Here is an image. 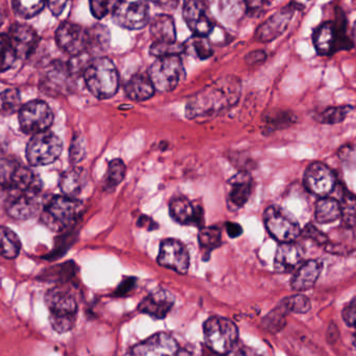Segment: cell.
<instances>
[{"label":"cell","mask_w":356,"mask_h":356,"mask_svg":"<svg viewBox=\"0 0 356 356\" xmlns=\"http://www.w3.org/2000/svg\"><path fill=\"white\" fill-rule=\"evenodd\" d=\"M293 121H294V118H293L292 115L282 113L280 117L269 119V120H268V127L271 129V131H273V129H277V123H282L284 127V125L291 124Z\"/></svg>","instance_id":"48"},{"label":"cell","mask_w":356,"mask_h":356,"mask_svg":"<svg viewBox=\"0 0 356 356\" xmlns=\"http://www.w3.org/2000/svg\"><path fill=\"white\" fill-rule=\"evenodd\" d=\"M15 14L21 18L31 19L37 16L46 6L45 0H12Z\"/></svg>","instance_id":"33"},{"label":"cell","mask_w":356,"mask_h":356,"mask_svg":"<svg viewBox=\"0 0 356 356\" xmlns=\"http://www.w3.org/2000/svg\"><path fill=\"white\" fill-rule=\"evenodd\" d=\"M182 15L195 37H207L213 29V23L209 20L201 0H186Z\"/></svg>","instance_id":"19"},{"label":"cell","mask_w":356,"mask_h":356,"mask_svg":"<svg viewBox=\"0 0 356 356\" xmlns=\"http://www.w3.org/2000/svg\"><path fill=\"white\" fill-rule=\"evenodd\" d=\"M58 47L73 56H79L89 49V37L87 29L72 22H64L56 33Z\"/></svg>","instance_id":"13"},{"label":"cell","mask_w":356,"mask_h":356,"mask_svg":"<svg viewBox=\"0 0 356 356\" xmlns=\"http://www.w3.org/2000/svg\"><path fill=\"white\" fill-rule=\"evenodd\" d=\"M314 45L320 56H328L339 50L350 49L355 45L347 31V21L342 10L336 22L327 21L320 25L314 33Z\"/></svg>","instance_id":"5"},{"label":"cell","mask_w":356,"mask_h":356,"mask_svg":"<svg viewBox=\"0 0 356 356\" xmlns=\"http://www.w3.org/2000/svg\"><path fill=\"white\" fill-rule=\"evenodd\" d=\"M202 1L213 2V0H202Z\"/></svg>","instance_id":"60"},{"label":"cell","mask_w":356,"mask_h":356,"mask_svg":"<svg viewBox=\"0 0 356 356\" xmlns=\"http://www.w3.org/2000/svg\"><path fill=\"white\" fill-rule=\"evenodd\" d=\"M4 20V13L3 10H2V8H0V26H1L2 22H3Z\"/></svg>","instance_id":"57"},{"label":"cell","mask_w":356,"mask_h":356,"mask_svg":"<svg viewBox=\"0 0 356 356\" xmlns=\"http://www.w3.org/2000/svg\"><path fill=\"white\" fill-rule=\"evenodd\" d=\"M21 242L18 236L6 226H0V257L16 259L20 252Z\"/></svg>","instance_id":"29"},{"label":"cell","mask_w":356,"mask_h":356,"mask_svg":"<svg viewBox=\"0 0 356 356\" xmlns=\"http://www.w3.org/2000/svg\"><path fill=\"white\" fill-rule=\"evenodd\" d=\"M158 261L162 267L168 268L179 274H186L190 267L188 249L180 241L168 238L163 241Z\"/></svg>","instance_id":"15"},{"label":"cell","mask_w":356,"mask_h":356,"mask_svg":"<svg viewBox=\"0 0 356 356\" xmlns=\"http://www.w3.org/2000/svg\"><path fill=\"white\" fill-rule=\"evenodd\" d=\"M253 190V180L246 172L238 173L228 181L227 200L229 207L238 209L246 204Z\"/></svg>","instance_id":"24"},{"label":"cell","mask_w":356,"mask_h":356,"mask_svg":"<svg viewBox=\"0 0 356 356\" xmlns=\"http://www.w3.org/2000/svg\"><path fill=\"white\" fill-rule=\"evenodd\" d=\"M246 58L247 62L250 63V64H255V63L261 62V60H265L266 54L263 51H254L251 52Z\"/></svg>","instance_id":"53"},{"label":"cell","mask_w":356,"mask_h":356,"mask_svg":"<svg viewBox=\"0 0 356 356\" xmlns=\"http://www.w3.org/2000/svg\"><path fill=\"white\" fill-rule=\"evenodd\" d=\"M211 356H224V355H216V353H211Z\"/></svg>","instance_id":"59"},{"label":"cell","mask_w":356,"mask_h":356,"mask_svg":"<svg viewBox=\"0 0 356 356\" xmlns=\"http://www.w3.org/2000/svg\"><path fill=\"white\" fill-rule=\"evenodd\" d=\"M339 156L346 164H356V147L355 146H344L339 152Z\"/></svg>","instance_id":"47"},{"label":"cell","mask_w":356,"mask_h":356,"mask_svg":"<svg viewBox=\"0 0 356 356\" xmlns=\"http://www.w3.org/2000/svg\"><path fill=\"white\" fill-rule=\"evenodd\" d=\"M301 234H302L305 238L313 241V242H315L316 244L319 245V246H327L328 245V238L326 236V234H324L321 230L318 229V228H316L315 226L312 225V224H307V225L303 228Z\"/></svg>","instance_id":"43"},{"label":"cell","mask_w":356,"mask_h":356,"mask_svg":"<svg viewBox=\"0 0 356 356\" xmlns=\"http://www.w3.org/2000/svg\"><path fill=\"white\" fill-rule=\"evenodd\" d=\"M40 202V193L10 192L6 200V213L14 219H29L39 211Z\"/></svg>","instance_id":"17"},{"label":"cell","mask_w":356,"mask_h":356,"mask_svg":"<svg viewBox=\"0 0 356 356\" xmlns=\"http://www.w3.org/2000/svg\"><path fill=\"white\" fill-rule=\"evenodd\" d=\"M297 10L295 4H289L284 6L280 12L270 17L267 21L263 23L255 33V39L259 42H271L280 37L286 31L292 20L293 15Z\"/></svg>","instance_id":"18"},{"label":"cell","mask_w":356,"mask_h":356,"mask_svg":"<svg viewBox=\"0 0 356 356\" xmlns=\"http://www.w3.org/2000/svg\"><path fill=\"white\" fill-rule=\"evenodd\" d=\"M83 186V172L81 169H72L60 178V186L63 194L73 197L79 194Z\"/></svg>","instance_id":"30"},{"label":"cell","mask_w":356,"mask_h":356,"mask_svg":"<svg viewBox=\"0 0 356 356\" xmlns=\"http://www.w3.org/2000/svg\"><path fill=\"white\" fill-rule=\"evenodd\" d=\"M112 16L114 22L123 29H141L149 22V6L146 0H124L115 8Z\"/></svg>","instance_id":"12"},{"label":"cell","mask_w":356,"mask_h":356,"mask_svg":"<svg viewBox=\"0 0 356 356\" xmlns=\"http://www.w3.org/2000/svg\"><path fill=\"white\" fill-rule=\"evenodd\" d=\"M236 356H266L259 353L257 349L250 348V347H242L238 349Z\"/></svg>","instance_id":"52"},{"label":"cell","mask_w":356,"mask_h":356,"mask_svg":"<svg viewBox=\"0 0 356 356\" xmlns=\"http://www.w3.org/2000/svg\"><path fill=\"white\" fill-rule=\"evenodd\" d=\"M17 58L16 50L8 35H0V72L12 68Z\"/></svg>","instance_id":"35"},{"label":"cell","mask_w":356,"mask_h":356,"mask_svg":"<svg viewBox=\"0 0 356 356\" xmlns=\"http://www.w3.org/2000/svg\"><path fill=\"white\" fill-rule=\"evenodd\" d=\"M0 184L8 192L41 193L42 191L40 177L15 161L0 160Z\"/></svg>","instance_id":"7"},{"label":"cell","mask_w":356,"mask_h":356,"mask_svg":"<svg viewBox=\"0 0 356 356\" xmlns=\"http://www.w3.org/2000/svg\"><path fill=\"white\" fill-rule=\"evenodd\" d=\"M21 108V95L18 90L6 89L0 92V115L10 116L19 112Z\"/></svg>","instance_id":"32"},{"label":"cell","mask_w":356,"mask_h":356,"mask_svg":"<svg viewBox=\"0 0 356 356\" xmlns=\"http://www.w3.org/2000/svg\"><path fill=\"white\" fill-rule=\"evenodd\" d=\"M282 307L286 312H292L296 314H305L311 309V302L309 298L302 295H295L288 297L282 302Z\"/></svg>","instance_id":"42"},{"label":"cell","mask_w":356,"mask_h":356,"mask_svg":"<svg viewBox=\"0 0 356 356\" xmlns=\"http://www.w3.org/2000/svg\"><path fill=\"white\" fill-rule=\"evenodd\" d=\"M337 184L334 171L321 162L309 165L305 173V186L312 194L325 197L332 192Z\"/></svg>","instance_id":"14"},{"label":"cell","mask_w":356,"mask_h":356,"mask_svg":"<svg viewBox=\"0 0 356 356\" xmlns=\"http://www.w3.org/2000/svg\"><path fill=\"white\" fill-rule=\"evenodd\" d=\"M154 89L159 92H171L186 77L184 64L179 56L156 58L148 71Z\"/></svg>","instance_id":"8"},{"label":"cell","mask_w":356,"mask_h":356,"mask_svg":"<svg viewBox=\"0 0 356 356\" xmlns=\"http://www.w3.org/2000/svg\"><path fill=\"white\" fill-rule=\"evenodd\" d=\"M342 315L347 325L356 328V297L345 307Z\"/></svg>","instance_id":"46"},{"label":"cell","mask_w":356,"mask_h":356,"mask_svg":"<svg viewBox=\"0 0 356 356\" xmlns=\"http://www.w3.org/2000/svg\"><path fill=\"white\" fill-rule=\"evenodd\" d=\"M353 42H355V44H356V21L355 23V26H353Z\"/></svg>","instance_id":"58"},{"label":"cell","mask_w":356,"mask_h":356,"mask_svg":"<svg viewBox=\"0 0 356 356\" xmlns=\"http://www.w3.org/2000/svg\"><path fill=\"white\" fill-rule=\"evenodd\" d=\"M203 332L207 346L216 355H228L238 342V328L234 322L225 318H209L203 325Z\"/></svg>","instance_id":"6"},{"label":"cell","mask_w":356,"mask_h":356,"mask_svg":"<svg viewBox=\"0 0 356 356\" xmlns=\"http://www.w3.org/2000/svg\"><path fill=\"white\" fill-rule=\"evenodd\" d=\"M169 209L171 217L178 223L202 228L204 222L202 207L188 200L186 197L178 196L173 198L169 203Z\"/></svg>","instance_id":"20"},{"label":"cell","mask_w":356,"mask_h":356,"mask_svg":"<svg viewBox=\"0 0 356 356\" xmlns=\"http://www.w3.org/2000/svg\"><path fill=\"white\" fill-rule=\"evenodd\" d=\"M353 106H332L318 115L317 121L323 124H337L342 122L350 114Z\"/></svg>","instance_id":"37"},{"label":"cell","mask_w":356,"mask_h":356,"mask_svg":"<svg viewBox=\"0 0 356 356\" xmlns=\"http://www.w3.org/2000/svg\"><path fill=\"white\" fill-rule=\"evenodd\" d=\"M127 175V167L122 160H113L108 167V172L104 177V188L106 191H112L124 179Z\"/></svg>","instance_id":"34"},{"label":"cell","mask_w":356,"mask_h":356,"mask_svg":"<svg viewBox=\"0 0 356 356\" xmlns=\"http://www.w3.org/2000/svg\"><path fill=\"white\" fill-rule=\"evenodd\" d=\"M86 156V144L81 137H75L73 139L70 148V161L75 164L79 163Z\"/></svg>","instance_id":"44"},{"label":"cell","mask_w":356,"mask_h":356,"mask_svg":"<svg viewBox=\"0 0 356 356\" xmlns=\"http://www.w3.org/2000/svg\"><path fill=\"white\" fill-rule=\"evenodd\" d=\"M122 1L124 0H90V8L95 18L102 19L112 14Z\"/></svg>","instance_id":"41"},{"label":"cell","mask_w":356,"mask_h":356,"mask_svg":"<svg viewBox=\"0 0 356 356\" xmlns=\"http://www.w3.org/2000/svg\"><path fill=\"white\" fill-rule=\"evenodd\" d=\"M81 211L83 204L77 199L66 195L54 196L44 207L41 222L52 232H64L79 220Z\"/></svg>","instance_id":"4"},{"label":"cell","mask_w":356,"mask_h":356,"mask_svg":"<svg viewBox=\"0 0 356 356\" xmlns=\"http://www.w3.org/2000/svg\"><path fill=\"white\" fill-rule=\"evenodd\" d=\"M150 35L154 43L170 44L177 41V29L172 17L169 15H158L152 19Z\"/></svg>","instance_id":"27"},{"label":"cell","mask_w":356,"mask_h":356,"mask_svg":"<svg viewBox=\"0 0 356 356\" xmlns=\"http://www.w3.org/2000/svg\"><path fill=\"white\" fill-rule=\"evenodd\" d=\"M125 93L134 102H145L154 95V83L148 73H138L125 85Z\"/></svg>","instance_id":"26"},{"label":"cell","mask_w":356,"mask_h":356,"mask_svg":"<svg viewBox=\"0 0 356 356\" xmlns=\"http://www.w3.org/2000/svg\"><path fill=\"white\" fill-rule=\"evenodd\" d=\"M83 79L88 90L98 99H108L118 91V71L110 58L92 60L83 71Z\"/></svg>","instance_id":"2"},{"label":"cell","mask_w":356,"mask_h":356,"mask_svg":"<svg viewBox=\"0 0 356 356\" xmlns=\"http://www.w3.org/2000/svg\"><path fill=\"white\" fill-rule=\"evenodd\" d=\"M45 303L49 311L52 330L58 334L70 332L77 318V303L69 291L56 286L46 293Z\"/></svg>","instance_id":"3"},{"label":"cell","mask_w":356,"mask_h":356,"mask_svg":"<svg viewBox=\"0 0 356 356\" xmlns=\"http://www.w3.org/2000/svg\"><path fill=\"white\" fill-rule=\"evenodd\" d=\"M75 275V265L73 263L63 264L46 270L40 275V280L49 282H69Z\"/></svg>","instance_id":"31"},{"label":"cell","mask_w":356,"mask_h":356,"mask_svg":"<svg viewBox=\"0 0 356 356\" xmlns=\"http://www.w3.org/2000/svg\"><path fill=\"white\" fill-rule=\"evenodd\" d=\"M201 248L211 251L221 244V230L218 227H202L198 234Z\"/></svg>","instance_id":"38"},{"label":"cell","mask_w":356,"mask_h":356,"mask_svg":"<svg viewBox=\"0 0 356 356\" xmlns=\"http://www.w3.org/2000/svg\"><path fill=\"white\" fill-rule=\"evenodd\" d=\"M90 48H104L110 44V31L106 27L97 25L88 31Z\"/></svg>","instance_id":"39"},{"label":"cell","mask_w":356,"mask_h":356,"mask_svg":"<svg viewBox=\"0 0 356 356\" xmlns=\"http://www.w3.org/2000/svg\"><path fill=\"white\" fill-rule=\"evenodd\" d=\"M323 269V264L318 259H311L299 266L296 273L291 280V286L293 290L302 291L309 290L315 286Z\"/></svg>","instance_id":"25"},{"label":"cell","mask_w":356,"mask_h":356,"mask_svg":"<svg viewBox=\"0 0 356 356\" xmlns=\"http://www.w3.org/2000/svg\"><path fill=\"white\" fill-rule=\"evenodd\" d=\"M241 90L242 86L236 77L226 76L218 79L188 99L186 116L188 119H207L217 116L238 104Z\"/></svg>","instance_id":"1"},{"label":"cell","mask_w":356,"mask_h":356,"mask_svg":"<svg viewBox=\"0 0 356 356\" xmlns=\"http://www.w3.org/2000/svg\"><path fill=\"white\" fill-rule=\"evenodd\" d=\"M159 6H165V8H175L177 6L178 0H150Z\"/></svg>","instance_id":"55"},{"label":"cell","mask_w":356,"mask_h":356,"mask_svg":"<svg viewBox=\"0 0 356 356\" xmlns=\"http://www.w3.org/2000/svg\"><path fill=\"white\" fill-rule=\"evenodd\" d=\"M67 2H68V0H45L46 6L49 8L50 12L54 16H58V15L62 14Z\"/></svg>","instance_id":"49"},{"label":"cell","mask_w":356,"mask_h":356,"mask_svg":"<svg viewBox=\"0 0 356 356\" xmlns=\"http://www.w3.org/2000/svg\"><path fill=\"white\" fill-rule=\"evenodd\" d=\"M305 251L295 242L280 243L274 259V268L280 273H289L302 263Z\"/></svg>","instance_id":"23"},{"label":"cell","mask_w":356,"mask_h":356,"mask_svg":"<svg viewBox=\"0 0 356 356\" xmlns=\"http://www.w3.org/2000/svg\"><path fill=\"white\" fill-rule=\"evenodd\" d=\"M192 45L197 56L200 58H207L213 54V50L205 37H194Z\"/></svg>","instance_id":"45"},{"label":"cell","mask_w":356,"mask_h":356,"mask_svg":"<svg viewBox=\"0 0 356 356\" xmlns=\"http://www.w3.org/2000/svg\"><path fill=\"white\" fill-rule=\"evenodd\" d=\"M21 131L29 135L48 131L54 123V113L46 102L33 100L19 111Z\"/></svg>","instance_id":"11"},{"label":"cell","mask_w":356,"mask_h":356,"mask_svg":"<svg viewBox=\"0 0 356 356\" xmlns=\"http://www.w3.org/2000/svg\"><path fill=\"white\" fill-rule=\"evenodd\" d=\"M8 37L16 50L18 58H29L39 42L35 29H31L29 25L19 24V23L12 25Z\"/></svg>","instance_id":"22"},{"label":"cell","mask_w":356,"mask_h":356,"mask_svg":"<svg viewBox=\"0 0 356 356\" xmlns=\"http://www.w3.org/2000/svg\"><path fill=\"white\" fill-rule=\"evenodd\" d=\"M244 4L249 12H255L263 6V0H244Z\"/></svg>","instance_id":"54"},{"label":"cell","mask_w":356,"mask_h":356,"mask_svg":"<svg viewBox=\"0 0 356 356\" xmlns=\"http://www.w3.org/2000/svg\"><path fill=\"white\" fill-rule=\"evenodd\" d=\"M226 232H227V234L230 238H238V236L243 234V228L240 224L229 222V223H226Z\"/></svg>","instance_id":"50"},{"label":"cell","mask_w":356,"mask_h":356,"mask_svg":"<svg viewBox=\"0 0 356 356\" xmlns=\"http://www.w3.org/2000/svg\"><path fill=\"white\" fill-rule=\"evenodd\" d=\"M341 204V219L345 225L350 228L356 227V196L346 192L342 197Z\"/></svg>","instance_id":"36"},{"label":"cell","mask_w":356,"mask_h":356,"mask_svg":"<svg viewBox=\"0 0 356 356\" xmlns=\"http://www.w3.org/2000/svg\"><path fill=\"white\" fill-rule=\"evenodd\" d=\"M63 152V142L51 131L35 134L29 140L26 147V159L33 167L52 164L60 158Z\"/></svg>","instance_id":"9"},{"label":"cell","mask_w":356,"mask_h":356,"mask_svg":"<svg viewBox=\"0 0 356 356\" xmlns=\"http://www.w3.org/2000/svg\"><path fill=\"white\" fill-rule=\"evenodd\" d=\"M341 218V204L337 199L323 197L315 207V219L318 223L328 224Z\"/></svg>","instance_id":"28"},{"label":"cell","mask_w":356,"mask_h":356,"mask_svg":"<svg viewBox=\"0 0 356 356\" xmlns=\"http://www.w3.org/2000/svg\"><path fill=\"white\" fill-rule=\"evenodd\" d=\"M135 286V280H127V282H123L121 286H119L118 290H117V294L119 296H123V295L127 294V292L131 290Z\"/></svg>","instance_id":"51"},{"label":"cell","mask_w":356,"mask_h":356,"mask_svg":"<svg viewBox=\"0 0 356 356\" xmlns=\"http://www.w3.org/2000/svg\"><path fill=\"white\" fill-rule=\"evenodd\" d=\"M177 356H192L190 353L186 350H179L178 351Z\"/></svg>","instance_id":"56"},{"label":"cell","mask_w":356,"mask_h":356,"mask_svg":"<svg viewBox=\"0 0 356 356\" xmlns=\"http://www.w3.org/2000/svg\"><path fill=\"white\" fill-rule=\"evenodd\" d=\"M175 301V296L169 291L161 289L145 297L140 303L138 309L140 313L152 316L156 319H164L170 313Z\"/></svg>","instance_id":"21"},{"label":"cell","mask_w":356,"mask_h":356,"mask_svg":"<svg viewBox=\"0 0 356 356\" xmlns=\"http://www.w3.org/2000/svg\"><path fill=\"white\" fill-rule=\"evenodd\" d=\"M264 220L268 232L278 242H295L301 234L298 222L282 207H268L264 213Z\"/></svg>","instance_id":"10"},{"label":"cell","mask_w":356,"mask_h":356,"mask_svg":"<svg viewBox=\"0 0 356 356\" xmlns=\"http://www.w3.org/2000/svg\"><path fill=\"white\" fill-rule=\"evenodd\" d=\"M184 50H186V47L184 44L178 43V42L170 44L152 43V45L150 46V54L156 56V58L179 56L184 52Z\"/></svg>","instance_id":"40"},{"label":"cell","mask_w":356,"mask_h":356,"mask_svg":"<svg viewBox=\"0 0 356 356\" xmlns=\"http://www.w3.org/2000/svg\"><path fill=\"white\" fill-rule=\"evenodd\" d=\"M178 345L170 334L160 332L129 350L127 356H177Z\"/></svg>","instance_id":"16"}]
</instances>
